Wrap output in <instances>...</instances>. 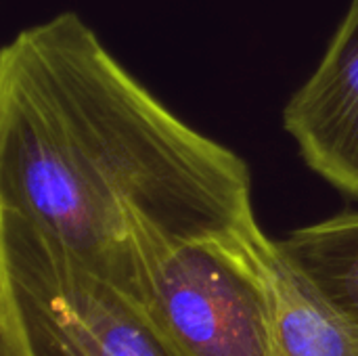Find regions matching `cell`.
Listing matches in <instances>:
<instances>
[{
    "label": "cell",
    "instance_id": "obj_5",
    "mask_svg": "<svg viewBox=\"0 0 358 356\" xmlns=\"http://www.w3.org/2000/svg\"><path fill=\"white\" fill-rule=\"evenodd\" d=\"M277 248L308 290L358 332V210L294 229Z\"/></svg>",
    "mask_w": 358,
    "mask_h": 356
},
{
    "label": "cell",
    "instance_id": "obj_1",
    "mask_svg": "<svg viewBox=\"0 0 358 356\" xmlns=\"http://www.w3.org/2000/svg\"><path fill=\"white\" fill-rule=\"evenodd\" d=\"M0 208L136 294L145 250L258 225L245 159L172 113L71 10L0 52Z\"/></svg>",
    "mask_w": 358,
    "mask_h": 356
},
{
    "label": "cell",
    "instance_id": "obj_3",
    "mask_svg": "<svg viewBox=\"0 0 358 356\" xmlns=\"http://www.w3.org/2000/svg\"><path fill=\"white\" fill-rule=\"evenodd\" d=\"M273 256L260 225L155 245L138 292L187 356H275Z\"/></svg>",
    "mask_w": 358,
    "mask_h": 356
},
{
    "label": "cell",
    "instance_id": "obj_4",
    "mask_svg": "<svg viewBox=\"0 0 358 356\" xmlns=\"http://www.w3.org/2000/svg\"><path fill=\"white\" fill-rule=\"evenodd\" d=\"M283 128L315 174L358 199V0L350 2L315 71L289 97Z\"/></svg>",
    "mask_w": 358,
    "mask_h": 356
},
{
    "label": "cell",
    "instance_id": "obj_6",
    "mask_svg": "<svg viewBox=\"0 0 358 356\" xmlns=\"http://www.w3.org/2000/svg\"><path fill=\"white\" fill-rule=\"evenodd\" d=\"M275 356H358V332L292 271L275 241Z\"/></svg>",
    "mask_w": 358,
    "mask_h": 356
},
{
    "label": "cell",
    "instance_id": "obj_2",
    "mask_svg": "<svg viewBox=\"0 0 358 356\" xmlns=\"http://www.w3.org/2000/svg\"><path fill=\"white\" fill-rule=\"evenodd\" d=\"M0 356H187L141 294L0 208Z\"/></svg>",
    "mask_w": 358,
    "mask_h": 356
}]
</instances>
